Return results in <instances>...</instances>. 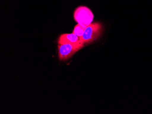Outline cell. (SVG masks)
<instances>
[{
    "label": "cell",
    "mask_w": 152,
    "mask_h": 114,
    "mask_svg": "<svg viewBox=\"0 0 152 114\" xmlns=\"http://www.w3.org/2000/svg\"><path fill=\"white\" fill-rule=\"evenodd\" d=\"M103 31V26L99 22H94L89 25L85 29L83 35L79 37L84 44H89L100 37Z\"/></svg>",
    "instance_id": "1"
},
{
    "label": "cell",
    "mask_w": 152,
    "mask_h": 114,
    "mask_svg": "<svg viewBox=\"0 0 152 114\" xmlns=\"http://www.w3.org/2000/svg\"><path fill=\"white\" fill-rule=\"evenodd\" d=\"M74 20L78 24L87 27L93 22L94 16L92 11L87 7L80 6L74 11Z\"/></svg>",
    "instance_id": "2"
},
{
    "label": "cell",
    "mask_w": 152,
    "mask_h": 114,
    "mask_svg": "<svg viewBox=\"0 0 152 114\" xmlns=\"http://www.w3.org/2000/svg\"><path fill=\"white\" fill-rule=\"evenodd\" d=\"M58 55L60 61L69 59L74 54L84 47V43L81 44H58Z\"/></svg>",
    "instance_id": "3"
},
{
    "label": "cell",
    "mask_w": 152,
    "mask_h": 114,
    "mask_svg": "<svg viewBox=\"0 0 152 114\" xmlns=\"http://www.w3.org/2000/svg\"><path fill=\"white\" fill-rule=\"evenodd\" d=\"M58 44H76L84 43L80 40L79 37L73 33L61 35L58 40Z\"/></svg>",
    "instance_id": "4"
},
{
    "label": "cell",
    "mask_w": 152,
    "mask_h": 114,
    "mask_svg": "<svg viewBox=\"0 0 152 114\" xmlns=\"http://www.w3.org/2000/svg\"><path fill=\"white\" fill-rule=\"evenodd\" d=\"M86 28H87V27L82 26V25L77 24L75 25V27H74V30H73L72 33L77 36L78 37H81L82 35H83V33L84 32V30H85Z\"/></svg>",
    "instance_id": "5"
}]
</instances>
